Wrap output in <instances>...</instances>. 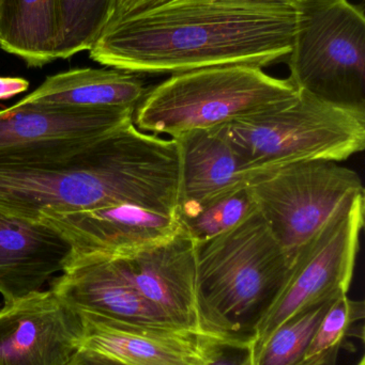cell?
<instances>
[{
    "label": "cell",
    "instance_id": "1",
    "mask_svg": "<svg viewBox=\"0 0 365 365\" xmlns=\"http://www.w3.org/2000/svg\"><path fill=\"white\" fill-rule=\"evenodd\" d=\"M296 15L295 6L282 0H169L109 24L90 57L136 74L263 68L289 57Z\"/></svg>",
    "mask_w": 365,
    "mask_h": 365
},
{
    "label": "cell",
    "instance_id": "2",
    "mask_svg": "<svg viewBox=\"0 0 365 365\" xmlns=\"http://www.w3.org/2000/svg\"><path fill=\"white\" fill-rule=\"evenodd\" d=\"M179 197L177 140L141 132L133 122L60 160L0 169V212L34 220L43 212L118 204L178 216Z\"/></svg>",
    "mask_w": 365,
    "mask_h": 365
},
{
    "label": "cell",
    "instance_id": "3",
    "mask_svg": "<svg viewBox=\"0 0 365 365\" xmlns=\"http://www.w3.org/2000/svg\"><path fill=\"white\" fill-rule=\"evenodd\" d=\"M199 313L210 336L252 342L289 278L291 262L259 210L229 232L196 242Z\"/></svg>",
    "mask_w": 365,
    "mask_h": 365
},
{
    "label": "cell",
    "instance_id": "4",
    "mask_svg": "<svg viewBox=\"0 0 365 365\" xmlns=\"http://www.w3.org/2000/svg\"><path fill=\"white\" fill-rule=\"evenodd\" d=\"M291 79L253 66H223L175 73L148 88L133 115L141 132L177 138L276 108L297 98Z\"/></svg>",
    "mask_w": 365,
    "mask_h": 365
},
{
    "label": "cell",
    "instance_id": "5",
    "mask_svg": "<svg viewBox=\"0 0 365 365\" xmlns=\"http://www.w3.org/2000/svg\"><path fill=\"white\" fill-rule=\"evenodd\" d=\"M240 158L254 169L298 163H341L365 149V110L344 108L299 91L276 108L222 125Z\"/></svg>",
    "mask_w": 365,
    "mask_h": 365
},
{
    "label": "cell",
    "instance_id": "6",
    "mask_svg": "<svg viewBox=\"0 0 365 365\" xmlns=\"http://www.w3.org/2000/svg\"><path fill=\"white\" fill-rule=\"evenodd\" d=\"M296 10L291 83L317 100L365 110L364 10L349 0H310Z\"/></svg>",
    "mask_w": 365,
    "mask_h": 365
},
{
    "label": "cell",
    "instance_id": "7",
    "mask_svg": "<svg viewBox=\"0 0 365 365\" xmlns=\"http://www.w3.org/2000/svg\"><path fill=\"white\" fill-rule=\"evenodd\" d=\"M364 215L365 192L355 193L300 247L291 262L284 287L253 336V359L285 322L311 307L349 294Z\"/></svg>",
    "mask_w": 365,
    "mask_h": 365
},
{
    "label": "cell",
    "instance_id": "8",
    "mask_svg": "<svg viewBox=\"0 0 365 365\" xmlns=\"http://www.w3.org/2000/svg\"><path fill=\"white\" fill-rule=\"evenodd\" d=\"M250 188L257 210L291 262L347 197L364 192L356 171L325 160L280 167Z\"/></svg>",
    "mask_w": 365,
    "mask_h": 365
},
{
    "label": "cell",
    "instance_id": "9",
    "mask_svg": "<svg viewBox=\"0 0 365 365\" xmlns=\"http://www.w3.org/2000/svg\"><path fill=\"white\" fill-rule=\"evenodd\" d=\"M134 110L16 103L0 110V169L32 168L66 158L132 123Z\"/></svg>",
    "mask_w": 365,
    "mask_h": 365
},
{
    "label": "cell",
    "instance_id": "10",
    "mask_svg": "<svg viewBox=\"0 0 365 365\" xmlns=\"http://www.w3.org/2000/svg\"><path fill=\"white\" fill-rule=\"evenodd\" d=\"M83 342L81 313L49 289L0 309V365H73Z\"/></svg>",
    "mask_w": 365,
    "mask_h": 365
},
{
    "label": "cell",
    "instance_id": "11",
    "mask_svg": "<svg viewBox=\"0 0 365 365\" xmlns=\"http://www.w3.org/2000/svg\"><path fill=\"white\" fill-rule=\"evenodd\" d=\"M59 232L73 248V257H121L173 237L179 217L135 204H118L74 212H43L36 217Z\"/></svg>",
    "mask_w": 365,
    "mask_h": 365
},
{
    "label": "cell",
    "instance_id": "12",
    "mask_svg": "<svg viewBox=\"0 0 365 365\" xmlns=\"http://www.w3.org/2000/svg\"><path fill=\"white\" fill-rule=\"evenodd\" d=\"M195 250L196 242L181 225L166 242L111 257L173 325L210 336L204 328L197 302Z\"/></svg>",
    "mask_w": 365,
    "mask_h": 365
},
{
    "label": "cell",
    "instance_id": "13",
    "mask_svg": "<svg viewBox=\"0 0 365 365\" xmlns=\"http://www.w3.org/2000/svg\"><path fill=\"white\" fill-rule=\"evenodd\" d=\"M79 313L83 349L126 365H203L214 345L225 341L177 326L144 325Z\"/></svg>",
    "mask_w": 365,
    "mask_h": 365
},
{
    "label": "cell",
    "instance_id": "14",
    "mask_svg": "<svg viewBox=\"0 0 365 365\" xmlns=\"http://www.w3.org/2000/svg\"><path fill=\"white\" fill-rule=\"evenodd\" d=\"M49 289L79 312L144 325H173L109 255L71 257Z\"/></svg>",
    "mask_w": 365,
    "mask_h": 365
},
{
    "label": "cell",
    "instance_id": "15",
    "mask_svg": "<svg viewBox=\"0 0 365 365\" xmlns=\"http://www.w3.org/2000/svg\"><path fill=\"white\" fill-rule=\"evenodd\" d=\"M72 245L41 220L0 212V295L4 304L41 291L62 272Z\"/></svg>",
    "mask_w": 365,
    "mask_h": 365
},
{
    "label": "cell",
    "instance_id": "16",
    "mask_svg": "<svg viewBox=\"0 0 365 365\" xmlns=\"http://www.w3.org/2000/svg\"><path fill=\"white\" fill-rule=\"evenodd\" d=\"M174 139L177 140L180 155L178 210L201 205L250 186L271 171L249 166L229 143L222 125L193 130Z\"/></svg>",
    "mask_w": 365,
    "mask_h": 365
},
{
    "label": "cell",
    "instance_id": "17",
    "mask_svg": "<svg viewBox=\"0 0 365 365\" xmlns=\"http://www.w3.org/2000/svg\"><path fill=\"white\" fill-rule=\"evenodd\" d=\"M136 73L118 68H81L51 75L21 104L75 108H133L147 92Z\"/></svg>",
    "mask_w": 365,
    "mask_h": 365
},
{
    "label": "cell",
    "instance_id": "18",
    "mask_svg": "<svg viewBox=\"0 0 365 365\" xmlns=\"http://www.w3.org/2000/svg\"><path fill=\"white\" fill-rule=\"evenodd\" d=\"M58 0H0V47L41 68L56 60Z\"/></svg>",
    "mask_w": 365,
    "mask_h": 365
},
{
    "label": "cell",
    "instance_id": "19",
    "mask_svg": "<svg viewBox=\"0 0 365 365\" xmlns=\"http://www.w3.org/2000/svg\"><path fill=\"white\" fill-rule=\"evenodd\" d=\"M116 0H58L59 40L56 59L89 51L111 21Z\"/></svg>",
    "mask_w": 365,
    "mask_h": 365
},
{
    "label": "cell",
    "instance_id": "20",
    "mask_svg": "<svg viewBox=\"0 0 365 365\" xmlns=\"http://www.w3.org/2000/svg\"><path fill=\"white\" fill-rule=\"evenodd\" d=\"M256 210L252 191L246 186L201 205L178 210V217L193 240L201 242L234 229Z\"/></svg>",
    "mask_w": 365,
    "mask_h": 365
},
{
    "label": "cell",
    "instance_id": "21",
    "mask_svg": "<svg viewBox=\"0 0 365 365\" xmlns=\"http://www.w3.org/2000/svg\"><path fill=\"white\" fill-rule=\"evenodd\" d=\"M336 299L311 307L285 322L261 347L253 365L301 364L317 327Z\"/></svg>",
    "mask_w": 365,
    "mask_h": 365
},
{
    "label": "cell",
    "instance_id": "22",
    "mask_svg": "<svg viewBox=\"0 0 365 365\" xmlns=\"http://www.w3.org/2000/svg\"><path fill=\"white\" fill-rule=\"evenodd\" d=\"M364 300L351 299L349 294L336 298L317 327L306 349L304 361L323 356L338 357L343 342L349 336L354 325L364 321Z\"/></svg>",
    "mask_w": 365,
    "mask_h": 365
},
{
    "label": "cell",
    "instance_id": "23",
    "mask_svg": "<svg viewBox=\"0 0 365 365\" xmlns=\"http://www.w3.org/2000/svg\"><path fill=\"white\" fill-rule=\"evenodd\" d=\"M252 342L221 341L203 365H253Z\"/></svg>",
    "mask_w": 365,
    "mask_h": 365
},
{
    "label": "cell",
    "instance_id": "24",
    "mask_svg": "<svg viewBox=\"0 0 365 365\" xmlns=\"http://www.w3.org/2000/svg\"><path fill=\"white\" fill-rule=\"evenodd\" d=\"M167 1L169 0H116L115 9L109 24L156 8Z\"/></svg>",
    "mask_w": 365,
    "mask_h": 365
},
{
    "label": "cell",
    "instance_id": "25",
    "mask_svg": "<svg viewBox=\"0 0 365 365\" xmlns=\"http://www.w3.org/2000/svg\"><path fill=\"white\" fill-rule=\"evenodd\" d=\"M29 81L21 77L0 76V101L9 100L27 91Z\"/></svg>",
    "mask_w": 365,
    "mask_h": 365
},
{
    "label": "cell",
    "instance_id": "26",
    "mask_svg": "<svg viewBox=\"0 0 365 365\" xmlns=\"http://www.w3.org/2000/svg\"><path fill=\"white\" fill-rule=\"evenodd\" d=\"M73 365H126L121 362L116 361L111 358L105 357L100 354L94 353V351H83L77 356Z\"/></svg>",
    "mask_w": 365,
    "mask_h": 365
},
{
    "label": "cell",
    "instance_id": "27",
    "mask_svg": "<svg viewBox=\"0 0 365 365\" xmlns=\"http://www.w3.org/2000/svg\"><path fill=\"white\" fill-rule=\"evenodd\" d=\"M282 1L287 2V4H291V6H297L299 4H304V2L310 1V0H282Z\"/></svg>",
    "mask_w": 365,
    "mask_h": 365
},
{
    "label": "cell",
    "instance_id": "28",
    "mask_svg": "<svg viewBox=\"0 0 365 365\" xmlns=\"http://www.w3.org/2000/svg\"><path fill=\"white\" fill-rule=\"evenodd\" d=\"M357 365H365V358L362 357L361 359H360V361L358 362Z\"/></svg>",
    "mask_w": 365,
    "mask_h": 365
}]
</instances>
